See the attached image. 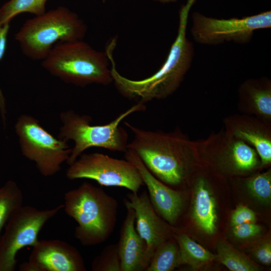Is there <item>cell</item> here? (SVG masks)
<instances>
[{
  "label": "cell",
  "mask_w": 271,
  "mask_h": 271,
  "mask_svg": "<svg viewBox=\"0 0 271 271\" xmlns=\"http://www.w3.org/2000/svg\"><path fill=\"white\" fill-rule=\"evenodd\" d=\"M196 0H188L179 13L176 37L171 46L164 63L152 75L143 79L133 80L122 75L117 71L113 57L114 49L109 47L105 51L110 62L113 82L124 97L146 103L165 99L180 87L190 69L194 56L193 43L187 38V29L190 10Z\"/></svg>",
  "instance_id": "1"
},
{
  "label": "cell",
  "mask_w": 271,
  "mask_h": 271,
  "mask_svg": "<svg viewBox=\"0 0 271 271\" xmlns=\"http://www.w3.org/2000/svg\"><path fill=\"white\" fill-rule=\"evenodd\" d=\"M124 124L133 134L127 149L136 153L150 172L169 187L182 184L198 158L194 141L179 127L165 132Z\"/></svg>",
  "instance_id": "2"
},
{
  "label": "cell",
  "mask_w": 271,
  "mask_h": 271,
  "mask_svg": "<svg viewBox=\"0 0 271 271\" xmlns=\"http://www.w3.org/2000/svg\"><path fill=\"white\" fill-rule=\"evenodd\" d=\"M63 209L77 222L74 237L83 246L105 242L116 226L118 204L102 188L83 182L64 194Z\"/></svg>",
  "instance_id": "3"
},
{
  "label": "cell",
  "mask_w": 271,
  "mask_h": 271,
  "mask_svg": "<svg viewBox=\"0 0 271 271\" xmlns=\"http://www.w3.org/2000/svg\"><path fill=\"white\" fill-rule=\"evenodd\" d=\"M42 61L47 72L67 83L83 87L113 82L106 52L94 49L82 40L55 44Z\"/></svg>",
  "instance_id": "4"
},
{
  "label": "cell",
  "mask_w": 271,
  "mask_h": 271,
  "mask_svg": "<svg viewBox=\"0 0 271 271\" xmlns=\"http://www.w3.org/2000/svg\"><path fill=\"white\" fill-rule=\"evenodd\" d=\"M87 27L74 12L59 6L27 20L15 35L23 53L34 60H43L60 42L82 40Z\"/></svg>",
  "instance_id": "5"
},
{
  "label": "cell",
  "mask_w": 271,
  "mask_h": 271,
  "mask_svg": "<svg viewBox=\"0 0 271 271\" xmlns=\"http://www.w3.org/2000/svg\"><path fill=\"white\" fill-rule=\"evenodd\" d=\"M145 103L139 102L121 113L109 123L103 125H92V118L81 115L72 110L62 112L60 115L62 125L58 138L74 142L66 163L70 165L88 149L103 148L113 152L125 153L127 150L128 133L120 126L121 122L133 113L144 111Z\"/></svg>",
  "instance_id": "6"
},
{
  "label": "cell",
  "mask_w": 271,
  "mask_h": 271,
  "mask_svg": "<svg viewBox=\"0 0 271 271\" xmlns=\"http://www.w3.org/2000/svg\"><path fill=\"white\" fill-rule=\"evenodd\" d=\"M15 130L22 155L35 163L43 176L55 175L68 160L71 151L68 142L55 138L31 115H21Z\"/></svg>",
  "instance_id": "7"
},
{
  "label": "cell",
  "mask_w": 271,
  "mask_h": 271,
  "mask_svg": "<svg viewBox=\"0 0 271 271\" xmlns=\"http://www.w3.org/2000/svg\"><path fill=\"white\" fill-rule=\"evenodd\" d=\"M271 27V12L241 18L217 19L195 12L192 15L191 33L197 43L217 45L233 42L246 44L250 42L254 33Z\"/></svg>",
  "instance_id": "8"
},
{
  "label": "cell",
  "mask_w": 271,
  "mask_h": 271,
  "mask_svg": "<svg viewBox=\"0 0 271 271\" xmlns=\"http://www.w3.org/2000/svg\"><path fill=\"white\" fill-rule=\"evenodd\" d=\"M69 166L66 176L71 180L90 179L102 186L122 187L134 193L144 185L137 167L126 159L99 153H82Z\"/></svg>",
  "instance_id": "9"
},
{
  "label": "cell",
  "mask_w": 271,
  "mask_h": 271,
  "mask_svg": "<svg viewBox=\"0 0 271 271\" xmlns=\"http://www.w3.org/2000/svg\"><path fill=\"white\" fill-rule=\"evenodd\" d=\"M64 205L39 210L23 206L9 220L0 237V271H14L16 255L22 248L34 246L46 223L63 209Z\"/></svg>",
  "instance_id": "10"
},
{
  "label": "cell",
  "mask_w": 271,
  "mask_h": 271,
  "mask_svg": "<svg viewBox=\"0 0 271 271\" xmlns=\"http://www.w3.org/2000/svg\"><path fill=\"white\" fill-rule=\"evenodd\" d=\"M194 144L198 158L215 161L233 172H250L261 166L255 149L224 129L212 133L205 139L195 141Z\"/></svg>",
  "instance_id": "11"
},
{
  "label": "cell",
  "mask_w": 271,
  "mask_h": 271,
  "mask_svg": "<svg viewBox=\"0 0 271 271\" xmlns=\"http://www.w3.org/2000/svg\"><path fill=\"white\" fill-rule=\"evenodd\" d=\"M21 271H86L82 256L74 246L59 239L38 240Z\"/></svg>",
  "instance_id": "12"
},
{
  "label": "cell",
  "mask_w": 271,
  "mask_h": 271,
  "mask_svg": "<svg viewBox=\"0 0 271 271\" xmlns=\"http://www.w3.org/2000/svg\"><path fill=\"white\" fill-rule=\"evenodd\" d=\"M124 158L139 170L156 212L169 224L174 225L181 214L184 204V198L181 191L172 188L153 175L133 151L127 149L124 153Z\"/></svg>",
  "instance_id": "13"
},
{
  "label": "cell",
  "mask_w": 271,
  "mask_h": 271,
  "mask_svg": "<svg viewBox=\"0 0 271 271\" xmlns=\"http://www.w3.org/2000/svg\"><path fill=\"white\" fill-rule=\"evenodd\" d=\"M123 201L124 205L134 211L136 230L146 242L148 254L151 260L156 248L171 238V225L166 224L156 212L146 191L140 195L131 192Z\"/></svg>",
  "instance_id": "14"
},
{
  "label": "cell",
  "mask_w": 271,
  "mask_h": 271,
  "mask_svg": "<svg viewBox=\"0 0 271 271\" xmlns=\"http://www.w3.org/2000/svg\"><path fill=\"white\" fill-rule=\"evenodd\" d=\"M224 129L257 152L261 166L271 162V124L245 114L229 115L223 119Z\"/></svg>",
  "instance_id": "15"
},
{
  "label": "cell",
  "mask_w": 271,
  "mask_h": 271,
  "mask_svg": "<svg viewBox=\"0 0 271 271\" xmlns=\"http://www.w3.org/2000/svg\"><path fill=\"white\" fill-rule=\"evenodd\" d=\"M125 206L126 214L117 243L121 271H146L151 261L147 245L136 230L134 210L127 205Z\"/></svg>",
  "instance_id": "16"
},
{
  "label": "cell",
  "mask_w": 271,
  "mask_h": 271,
  "mask_svg": "<svg viewBox=\"0 0 271 271\" xmlns=\"http://www.w3.org/2000/svg\"><path fill=\"white\" fill-rule=\"evenodd\" d=\"M238 108L243 114L252 115L271 124V81L266 77L248 79L238 91Z\"/></svg>",
  "instance_id": "17"
},
{
  "label": "cell",
  "mask_w": 271,
  "mask_h": 271,
  "mask_svg": "<svg viewBox=\"0 0 271 271\" xmlns=\"http://www.w3.org/2000/svg\"><path fill=\"white\" fill-rule=\"evenodd\" d=\"M193 216L198 226L206 233L213 234L217 219L215 199L207 180L202 176L195 182Z\"/></svg>",
  "instance_id": "18"
},
{
  "label": "cell",
  "mask_w": 271,
  "mask_h": 271,
  "mask_svg": "<svg viewBox=\"0 0 271 271\" xmlns=\"http://www.w3.org/2000/svg\"><path fill=\"white\" fill-rule=\"evenodd\" d=\"M179 249V265L187 264L198 268L209 263L214 255L186 234L175 235Z\"/></svg>",
  "instance_id": "19"
},
{
  "label": "cell",
  "mask_w": 271,
  "mask_h": 271,
  "mask_svg": "<svg viewBox=\"0 0 271 271\" xmlns=\"http://www.w3.org/2000/svg\"><path fill=\"white\" fill-rule=\"evenodd\" d=\"M23 194L12 180L0 188V237L3 227L11 217L23 205Z\"/></svg>",
  "instance_id": "20"
},
{
  "label": "cell",
  "mask_w": 271,
  "mask_h": 271,
  "mask_svg": "<svg viewBox=\"0 0 271 271\" xmlns=\"http://www.w3.org/2000/svg\"><path fill=\"white\" fill-rule=\"evenodd\" d=\"M175 241L169 239L156 248L146 271H172L179 265V249Z\"/></svg>",
  "instance_id": "21"
},
{
  "label": "cell",
  "mask_w": 271,
  "mask_h": 271,
  "mask_svg": "<svg viewBox=\"0 0 271 271\" xmlns=\"http://www.w3.org/2000/svg\"><path fill=\"white\" fill-rule=\"evenodd\" d=\"M49 0H10L0 8V23H10L17 15L28 13L40 16L46 12Z\"/></svg>",
  "instance_id": "22"
},
{
  "label": "cell",
  "mask_w": 271,
  "mask_h": 271,
  "mask_svg": "<svg viewBox=\"0 0 271 271\" xmlns=\"http://www.w3.org/2000/svg\"><path fill=\"white\" fill-rule=\"evenodd\" d=\"M218 260L232 271L258 270L256 264L225 242L219 243L217 247Z\"/></svg>",
  "instance_id": "23"
},
{
  "label": "cell",
  "mask_w": 271,
  "mask_h": 271,
  "mask_svg": "<svg viewBox=\"0 0 271 271\" xmlns=\"http://www.w3.org/2000/svg\"><path fill=\"white\" fill-rule=\"evenodd\" d=\"M92 271H121L117 243L106 246L92 260Z\"/></svg>",
  "instance_id": "24"
},
{
  "label": "cell",
  "mask_w": 271,
  "mask_h": 271,
  "mask_svg": "<svg viewBox=\"0 0 271 271\" xmlns=\"http://www.w3.org/2000/svg\"><path fill=\"white\" fill-rule=\"evenodd\" d=\"M246 185L250 193L257 199L266 202L271 198V172L256 174L248 178Z\"/></svg>",
  "instance_id": "25"
},
{
  "label": "cell",
  "mask_w": 271,
  "mask_h": 271,
  "mask_svg": "<svg viewBox=\"0 0 271 271\" xmlns=\"http://www.w3.org/2000/svg\"><path fill=\"white\" fill-rule=\"evenodd\" d=\"M10 29V23L2 24L0 23V61L3 58L5 53L7 37ZM0 112L2 115L3 121L6 123V106L5 99L2 91L0 89Z\"/></svg>",
  "instance_id": "26"
},
{
  "label": "cell",
  "mask_w": 271,
  "mask_h": 271,
  "mask_svg": "<svg viewBox=\"0 0 271 271\" xmlns=\"http://www.w3.org/2000/svg\"><path fill=\"white\" fill-rule=\"evenodd\" d=\"M255 220V212L248 207L240 205L232 214L231 224L234 226L244 223L254 222Z\"/></svg>",
  "instance_id": "27"
},
{
  "label": "cell",
  "mask_w": 271,
  "mask_h": 271,
  "mask_svg": "<svg viewBox=\"0 0 271 271\" xmlns=\"http://www.w3.org/2000/svg\"><path fill=\"white\" fill-rule=\"evenodd\" d=\"M261 227L254 222L244 223L233 226V235L237 238L246 239L259 234Z\"/></svg>",
  "instance_id": "28"
},
{
  "label": "cell",
  "mask_w": 271,
  "mask_h": 271,
  "mask_svg": "<svg viewBox=\"0 0 271 271\" xmlns=\"http://www.w3.org/2000/svg\"><path fill=\"white\" fill-rule=\"evenodd\" d=\"M256 258L261 263L269 265L271 263V245L266 242L260 246L255 252Z\"/></svg>",
  "instance_id": "29"
},
{
  "label": "cell",
  "mask_w": 271,
  "mask_h": 271,
  "mask_svg": "<svg viewBox=\"0 0 271 271\" xmlns=\"http://www.w3.org/2000/svg\"><path fill=\"white\" fill-rule=\"evenodd\" d=\"M156 2H158L163 4H167L170 3H173L178 1V0H154Z\"/></svg>",
  "instance_id": "30"
},
{
  "label": "cell",
  "mask_w": 271,
  "mask_h": 271,
  "mask_svg": "<svg viewBox=\"0 0 271 271\" xmlns=\"http://www.w3.org/2000/svg\"><path fill=\"white\" fill-rule=\"evenodd\" d=\"M105 0H102L103 2H105Z\"/></svg>",
  "instance_id": "31"
}]
</instances>
